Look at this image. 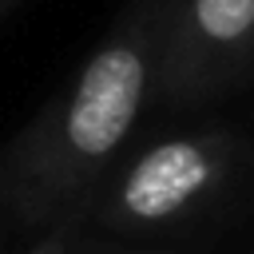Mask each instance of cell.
<instances>
[{
    "instance_id": "obj_1",
    "label": "cell",
    "mask_w": 254,
    "mask_h": 254,
    "mask_svg": "<svg viewBox=\"0 0 254 254\" xmlns=\"http://www.w3.org/2000/svg\"><path fill=\"white\" fill-rule=\"evenodd\" d=\"M163 0H131L79 75L0 155V198L28 230L79 218L155 107Z\"/></svg>"
},
{
    "instance_id": "obj_2",
    "label": "cell",
    "mask_w": 254,
    "mask_h": 254,
    "mask_svg": "<svg viewBox=\"0 0 254 254\" xmlns=\"http://www.w3.org/2000/svg\"><path fill=\"white\" fill-rule=\"evenodd\" d=\"M238 155L242 147L230 131L167 135L115 167L87 210L115 234H155L179 226L230 187Z\"/></svg>"
},
{
    "instance_id": "obj_3",
    "label": "cell",
    "mask_w": 254,
    "mask_h": 254,
    "mask_svg": "<svg viewBox=\"0 0 254 254\" xmlns=\"http://www.w3.org/2000/svg\"><path fill=\"white\" fill-rule=\"evenodd\" d=\"M254 71V0H163L155 107L190 111Z\"/></svg>"
},
{
    "instance_id": "obj_4",
    "label": "cell",
    "mask_w": 254,
    "mask_h": 254,
    "mask_svg": "<svg viewBox=\"0 0 254 254\" xmlns=\"http://www.w3.org/2000/svg\"><path fill=\"white\" fill-rule=\"evenodd\" d=\"M28 254H67L60 242H44V246H36V250H28Z\"/></svg>"
},
{
    "instance_id": "obj_5",
    "label": "cell",
    "mask_w": 254,
    "mask_h": 254,
    "mask_svg": "<svg viewBox=\"0 0 254 254\" xmlns=\"http://www.w3.org/2000/svg\"><path fill=\"white\" fill-rule=\"evenodd\" d=\"M8 4H12V0H0V12H4V8H8Z\"/></svg>"
}]
</instances>
